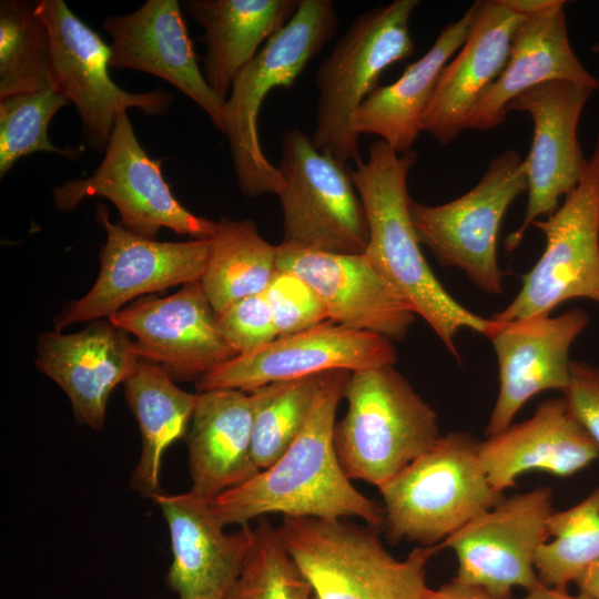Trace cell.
I'll use <instances>...</instances> for the list:
<instances>
[{"label":"cell","mask_w":599,"mask_h":599,"mask_svg":"<svg viewBox=\"0 0 599 599\" xmlns=\"http://www.w3.org/2000/svg\"><path fill=\"white\" fill-rule=\"evenodd\" d=\"M352 372H326L309 417L286 451L250 480L219 495L211 507L226 527L268 514L283 517L358 518L383 529L384 509L352 484L334 446L335 415Z\"/></svg>","instance_id":"cell-1"},{"label":"cell","mask_w":599,"mask_h":599,"mask_svg":"<svg viewBox=\"0 0 599 599\" xmlns=\"http://www.w3.org/2000/svg\"><path fill=\"white\" fill-rule=\"evenodd\" d=\"M416 160L414 150L398 153L378 139L369 146L367 160L349 169L368 225L364 255L460 362L455 345L457 333L468 328L488 336L496 322L459 304L440 284L423 255L410 219L407 191V176Z\"/></svg>","instance_id":"cell-2"},{"label":"cell","mask_w":599,"mask_h":599,"mask_svg":"<svg viewBox=\"0 0 599 599\" xmlns=\"http://www.w3.org/2000/svg\"><path fill=\"white\" fill-rule=\"evenodd\" d=\"M276 528L314 599H425L426 566L440 550L419 546L398 560L375 528L346 518L283 517Z\"/></svg>","instance_id":"cell-3"},{"label":"cell","mask_w":599,"mask_h":599,"mask_svg":"<svg viewBox=\"0 0 599 599\" xmlns=\"http://www.w3.org/2000/svg\"><path fill=\"white\" fill-rule=\"evenodd\" d=\"M337 26L338 16L332 0H301L293 18L235 75L224 102L223 133L244 195L278 196L283 191L282 175L261 148L258 113L271 90L293 85L334 37Z\"/></svg>","instance_id":"cell-4"},{"label":"cell","mask_w":599,"mask_h":599,"mask_svg":"<svg viewBox=\"0 0 599 599\" xmlns=\"http://www.w3.org/2000/svg\"><path fill=\"white\" fill-rule=\"evenodd\" d=\"M473 436L439 438L379 490L385 537L432 547L502 500L483 470Z\"/></svg>","instance_id":"cell-5"},{"label":"cell","mask_w":599,"mask_h":599,"mask_svg":"<svg viewBox=\"0 0 599 599\" xmlns=\"http://www.w3.org/2000/svg\"><path fill=\"white\" fill-rule=\"evenodd\" d=\"M334 446L349 479L380 489L439 438L437 414L394 365L354 372Z\"/></svg>","instance_id":"cell-6"},{"label":"cell","mask_w":599,"mask_h":599,"mask_svg":"<svg viewBox=\"0 0 599 599\" xmlns=\"http://www.w3.org/2000/svg\"><path fill=\"white\" fill-rule=\"evenodd\" d=\"M418 4V0H395L361 13L319 64L311 139L322 153L343 164L362 160L352 115L379 87L382 73L414 53L409 20Z\"/></svg>","instance_id":"cell-7"},{"label":"cell","mask_w":599,"mask_h":599,"mask_svg":"<svg viewBox=\"0 0 599 599\" xmlns=\"http://www.w3.org/2000/svg\"><path fill=\"white\" fill-rule=\"evenodd\" d=\"M527 189L525 160L517 151L507 150L489 162L481 180L463 196L436 206L410 199L409 213L418 241L440 265L460 268L487 294H500V223L509 205Z\"/></svg>","instance_id":"cell-8"},{"label":"cell","mask_w":599,"mask_h":599,"mask_svg":"<svg viewBox=\"0 0 599 599\" xmlns=\"http://www.w3.org/2000/svg\"><path fill=\"white\" fill-rule=\"evenodd\" d=\"M284 181L282 243L334 254H363L368 244L365 210L349 169L318 151L311 135L287 130L276 165Z\"/></svg>","instance_id":"cell-9"},{"label":"cell","mask_w":599,"mask_h":599,"mask_svg":"<svg viewBox=\"0 0 599 599\" xmlns=\"http://www.w3.org/2000/svg\"><path fill=\"white\" fill-rule=\"evenodd\" d=\"M532 225L546 236L544 253L515 298L490 317L495 322L550 314L576 298L599 304V133L579 184L552 215Z\"/></svg>","instance_id":"cell-10"},{"label":"cell","mask_w":599,"mask_h":599,"mask_svg":"<svg viewBox=\"0 0 599 599\" xmlns=\"http://www.w3.org/2000/svg\"><path fill=\"white\" fill-rule=\"evenodd\" d=\"M94 196L111 201L120 213V224L148 240H156L163 227L193 240H209L216 229V221L191 213L176 200L163 177L161 160L151 159L141 146L128 113L119 118L95 171L53 191L54 206L61 212Z\"/></svg>","instance_id":"cell-11"},{"label":"cell","mask_w":599,"mask_h":599,"mask_svg":"<svg viewBox=\"0 0 599 599\" xmlns=\"http://www.w3.org/2000/svg\"><path fill=\"white\" fill-rule=\"evenodd\" d=\"M35 9L51 38L54 87L77 106L88 148L105 151L119 118L131 108L148 115H162L170 110V91L132 93L111 80L110 45L64 1H35Z\"/></svg>","instance_id":"cell-12"},{"label":"cell","mask_w":599,"mask_h":599,"mask_svg":"<svg viewBox=\"0 0 599 599\" xmlns=\"http://www.w3.org/2000/svg\"><path fill=\"white\" fill-rule=\"evenodd\" d=\"M552 512L551 489L539 486L502 498L438 546L456 554V580L509 599L515 587L530 591L542 585L535 559L548 541Z\"/></svg>","instance_id":"cell-13"},{"label":"cell","mask_w":599,"mask_h":599,"mask_svg":"<svg viewBox=\"0 0 599 599\" xmlns=\"http://www.w3.org/2000/svg\"><path fill=\"white\" fill-rule=\"evenodd\" d=\"M95 219L106 233L100 252L99 276L83 297L57 317L55 331L74 323L109 318L138 296L201 281L209 257L210 238L185 242L148 240L112 223L106 205L100 202Z\"/></svg>","instance_id":"cell-14"},{"label":"cell","mask_w":599,"mask_h":599,"mask_svg":"<svg viewBox=\"0 0 599 599\" xmlns=\"http://www.w3.org/2000/svg\"><path fill=\"white\" fill-rule=\"evenodd\" d=\"M390 339L327 319L305 331L281 336L247 354L237 355L195 382L197 393L214 389L252 392L258 387L322 374L358 372L394 365Z\"/></svg>","instance_id":"cell-15"},{"label":"cell","mask_w":599,"mask_h":599,"mask_svg":"<svg viewBox=\"0 0 599 599\" xmlns=\"http://www.w3.org/2000/svg\"><path fill=\"white\" fill-rule=\"evenodd\" d=\"M593 90L567 81L546 82L514 99L510 111H525L534 121L527 159L528 201L520 226L505 240L514 251L540 217L552 215L559 201L579 184L587 164L578 140V123Z\"/></svg>","instance_id":"cell-16"},{"label":"cell","mask_w":599,"mask_h":599,"mask_svg":"<svg viewBox=\"0 0 599 599\" xmlns=\"http://www.w3.org/2000/svg\"><path fill=\"white\" fill-rule=\"evenodd\" d=\"M108 319L135 337L140 361L162 366L174 380H197L237 356L200 281L164 298L140 300Z\"/></svg>","instance_id":"cell-17"},{"label":"cell","mask_w":599,"mask_h":599,"mask_svg":"<svg viewBox=\"0 0 599 599\" xmlns=\"http://www.w3.org/2000/svg\"><path fill=\"white\" fill-rule=\"evenodd\" d=\"M588 322L587 313L580 308L558 316L542 314L496 322L487 337L497 355L499 393L486 427L487 437L509 427L520 408L537 394L566 390L570 379L569 351Z\"/></svg>","instance_id":"cell-18"},{"label":"cell","mask_w":599,"mask_h":599,"mask_svg":"<svg viewBox=\"0 0 599 599\" xmlns=\"http://www.w3.org/2000/svg\"><path fill=\"white\" fill-rule=\"evenodd\" d=\"M276 267L306 282L328 319L352 329L402 341L416 314L363 254H334L286 243L277 245Z\"/></svg>","instance_id":"cell-19"},{"label":"cell","mask_w":599,"mask_h":599,"mask_svg":"<svg viewBox=\"0 0 599 599\" xmlns=\"http://www.w3.org/2000/svg\"><path fill=\"white\" fill-rule=\"evenodd\" d=\"M177 0H148L138 10L110 16L101 27L111 38L110 68L156 75L182 91L223 132L224 102L209 87Z\"/></svg>","instance_id":"cell-20"},{"label":"cell","mask_w":599,"mask_h":599,"mask_svg":"<svg viewBox=\"0 0 599 599\" xmlns=\"http://www.w3.org/2000/svg\"><path fill=\"white\" fill-rule=\"evenodd\" d=\"M167 524L172 564L165 582L179 599H223L252 542V527L225 532L211 500L191 490L153 498Z\"/></svg>","instance_id":"cell-21"},{"label":"cell","mask_w":599,"mask_h":599,"mask_svg":"<svg viewBox=\"0 0 599 599\" xmlns=\"http://www.w3.org/2000/svg\"><path fill=\"white\" fill-rule=\"evenodd\" d=\"M473 8L468 35L443 69L422 116V131L443 145L468 129L478 102L505 69L512 35L525 19L505 0L476 1Z\"/></svg>","instance_id":"cell-22"},{"label":"cell","mask_w":599,"mask_h":599,"mask_svg":"<svg viewBox=\"0 0 599 599\" xmlns=\"http://www.w3.org/2000/svg\"><path fill=\"white\" fill-rule=\"evenodd\" d=\"M139 363L133 341L109 319L72 334L47 332L37 345V368L63 389L78 422L93 430L104 425L112 390Z\"/></svg>","instance_id":"cell-23"},{"label":"cell","mask_w":599,"mask_h":599,"mask_svg":"<svg viewBox=\"0 0 599 599\" xmlns=\"http://www.w3.org/2000/svg\"><path fill=\"white\" fill-rule=\"evenodd\" d=\"M478 455L488 481L502 494L528 471L572 476L599 457V447L565 397H558L538 404L529 419L479 441Z\"/></svg>","instance_id":"cell-24"},{"label":"cell","mask_w":599,"mask_h":599,"mask_svg":"<svg viewBox=\"0 0 599 599\" xmlns=\"http://www.w3.org/2000/svg\"><path fill=\"white\" fill-rule=\"evenodd\" d=\"M557 0L549 9L525 17L517 27L505 69L478 102L468 129L488 131L507 118L506 106L527 90L551 81L599 89L571 48L564 9Z\"/></svg>","instance_id":"cell-25"},{"label":"cell","mask_w":599,"mask_h":599,"mask_svg":"<svg viewBox=\"0 0 599 599\" xmlns=\"http://www.w3.org/2000/svg\"><path fill=\"white\" fill-rule=\"evenodd\" d=\"M191 491L213 500L250 480L260 469L253 457L250 393L214 389L197 393L187 433Z\"/></svg>","instance_id":"cell-26"},{"label":"cell","mask_w":599,"mask_h":599,"mask_svg":"<svg viewBox=\"0 0 599 599\" xmlns=\"http://www.w3.org/2000/svg\"><path fill=\"white\" fill-rule=\"evenodd\" d=\"M301 0H184L204 30L203 75L223 101L235 75L296 13Z\"/></svg>","instance_id":"cell-27"},{"label":"cell","mask_w":599,"mask_h":599,"mask_svg":"<svg viewBox=\"0 0 599 599\" xmlns=\"http://www.w3.org/2000/svg\"><path fill=\"white\" fill-rule=\"evenodd\" d=\"M473 17L471 6L460 19L447 24L429 50L395 82L379 85L352 115V130L357 135L375 134L398 153L412 150L439 75L464 44Z\"/></svg>","instance_id":"cell-28"},{"label":"cell","mask_w":599,"mask_h":599,"mask_svg":"<svg viewBox=\"0 0 599 599\" xmlns=\"http://www.w3.org/2000/svg\"><path fill=\"white\" fill-rule=\"evenodd\" d=\"M174 382L162 366L140 361L124 383L125 399L142 438L131 487L144 497L153 498L162 493V458L172 444L186 435L195 409L197 394L181 389Z\"/></svg>","instance_id":"cell-29"},{"label":"cell","mask_w":599,"mask_h":599,"mask_svg":"<svg viewBox=\"0 0 599 599\" xmlns=\"http://www.w3.org/2000/svg\"><path fill=\"white\" fill-rule=\"evenodd\" d=\"M276 255L277 245L260 235L254 221L229 217L216 221L200 281L215 314L263 293L277 271Z\"/></svg>","instance_id":"cell-30"},{"label":"cell","mask_w":599,"mask_h":599,"mask_svg":"<svg viewBox=\"0 0 599 599\" xmlns=\"http://www.w3.org/2000/svg\"><path fill=\"white\" fill-rule=\"evenodd\" d=\"M55 88L51 38L35 2H0V100Z\"/></svg>","instance_id":"cell-31"},{"label":"cell","mask_w":599,"mask_h":599,"mask_svg":"<svg viewBox=\"0 0 599 599\" xmlns=\"http://www.w3.org/2000/svg\"><path fill=\"white\" fill-rule=\"evenodd\" d=\"M324 374L272 383L250 392L253 457L260 470L275 463L300 435Z\"/></svg>","instance_id":"cell-32"},{"label":"cell","mask_w":599,"mask_h":599,"mask_svg":"<svg viewBox=\"0 0 599 599\" xmlns=\"http://www.w3.org/2000/svg\"><path fill=\"white\" fill-rule=\"evenodd\" d=\"M223 599H313V589L266 518L252 527L241 570Z\"/></svg>","instance_id":"cell-33"},{"label":"cell","mask_w":599,"mask_h":599,"mask_svg":"<svg viewBox=\"0 0 599 599\" xmlns=\"http://www.w3.org/2000/svg\"><path fill=\"white\" fill-rule=\"evenodd\" d=\"M71 104L57 88L11 95L0 100V177L16 162L31 153L45 151L68 159H79L81 149L58 148L48 130L54 114Z\"/></svg>","instance_id":"cell-34"},{"label":"cell","mask_w":599,"mask_h":599,"mask_svg":"<svg viewBox=\"0 0 599 599\" xmlns=\"http://www.w3.org/2000/svg\"><path fill=\"white\" fill-rule=\"evenodd\" d=\"M599 560V497L588 496L559 516V535L544 544L535 559L540 582L567 588Z\"/></svg>","instance_id":"cell-35"},{"label":"cell","mask_w":599,"mask_h":599,"mask_svg":"<svg viewBox=\"0 0 599 599\" xmlns=\"http://www.w3.org/2000/svg\"><path fill=\"white\" fill-rule=\"evenodd\" d=\"M264 295L278 337L305 331L328 319L318 295L291 272L277 270Z\"/></svg>","instance_id":"cell-36"},{"label":"cell","mask_w":599,"mask_h":599,"mask_svg":"<svg viewBox=\"0 0 599 599\" xmlns=\"http://www.w3.org/2000/svg\"><path fill=\"white\" fill-rule=\"evenodd\" d=\"M216 319L237 355L254 352L278 337L264 292L234 303L216 314Z\"/></svg>","instance_id":"cell-37"},{"label":"cell","mask_w":599,"mask_h":599,"mask_svg":"<svg viewBox=\"0 0 599 599\" xmlns=\"http://www.w3.org/2000/svg\"><path fill=\"white\" fill-rule=\"evenodd\" d=\"M564 395L571 414L599 447V367L571 361Z\"/></svg>","instance_id":"cell-38"},{"label":"cell","mask_w":599,"mask_h":599,"mask_svg":"<svg viewBox=\"0 0 599 599\" xmlns=\"http://www.w3.org/2000/svg\"><path fill=\"white\" fill-rule=\"evenodd\" d=\"M425 599H495L483 589L463 583L455 578L438 589L427 591Z\"/></svg>","instance_id":"cell-39"},{"label":"cell","mask_w":599,"mask_h":599,"mask_svg":"<svg viewBox=\"0 0 599 599\" xmlns=\"http://www.w3.org/2000/svg\"><path fill=\"white\" fill-rule=\"evenodd\" d=\"M579 592L599 599V560L585 568L575 580Z\"/></svg>","instance_id":"cell-40"},{"label":"cell","mask_w":599,"mask_h":599,"mask_svg":"<svg viewBox=\"0 0 599 599\" xmlns=\"http://www.w3.org/2000/svg\"><path fill=\"white\" fill-rule=\"evenodd\" d=\"M557 0H505L519 14L527 17L552 7Z\"/></svg>","instance_id":"cell-41"},{"label":"cell","mask_w":599,"mask_h":599,"mask_svg":"<svg viewBox=\"0 0 599 599\" xmlns=\"http://www.w3.org/2000/svg\"><path fill=\"white\" fill-rule=\"evenodd\" d=\"M520 599H576V596L569 595L567 588L540 585L539 587L527 591L526 596Z\"/></svg>","instance_id":"cell-42"},{"label":"cell","mask_w":599,"mask_h":599,"mask_svg":"<svg viewBox=\"0 0 599 599\" xmlns=\"http://www.w3.org/2000/svg\"><path fill=\"white\" fill-rule=\"evenodd\" d=\"M576 599H595L588 595H585V593H580L578 596H576Z\"/></svg>","instance_id":"cell-43"},{"label":"cell","mask_w":599,"mask_h":599,"mask_svg":"<svg viewBox=\"0 0 599 599\" xmlns=\"http://www.w3.org/2000/svg\"><path fill=\"white\" fill-rule=\"evenodd\" d=\"M591 51L593 53H598L599 54V42H597L592 48H591Z\"/></svg>","instance_id":"cell-44"},{"label":"cell","mask_w":599,"mask_h":599,"mask_svg":"<svg viewBox=\"0 0 599 599\" xmlns=\"http://www.w3.org/2000/svg\"><path fill=\"white\" fill-rule=\"evenodd\" d=\"M313 599H314V597H313Z\"/></svg>","instance_id":"cell-45"}]
</instances>
